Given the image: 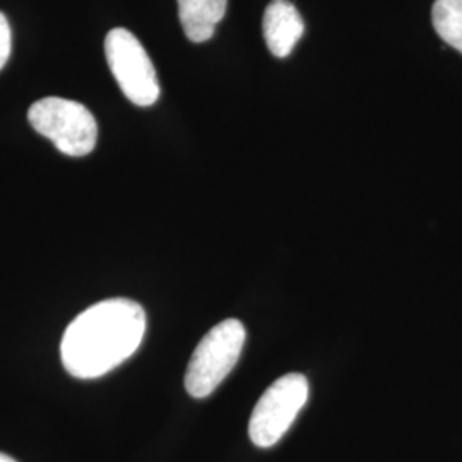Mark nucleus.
Returning a JSON list of instances; mask_svg holds the SVG:
<instances>
[{"mask_svg": "<svg viewBox=\"0 0 462 462\" xmlns=\"http://www.w3.org/2000/svg\"><path fill=\"white\" fill-rule=\"evenodd\" d=\"M146 332V312L133 300L112 298L78 315L67 328L60 356L76 379H98L131 358Z\"/></svg>", "mask_w": 462, "mask_h": 462, "instance_id": "f257e3e1", "label": "nucleus"}, {"mask_svg": "<svg viewBox=\"0 0 462 462\" xmlns=\"http://www.w3.org/2000/svg\"><path fill=\"white\" fill-rule=\"evenodd\" d=\"M245 337V328L236 319H226L209 330L200 339L187 366V393L196 399L211 396L238 362Z\"/></svg>", "mask_w": 462, "mask_h": 462, "instance_id": "f03ea898", "label": "nucleus"}, {"mask_svg": "<svg viewBox=\"0 0 462 462\" xmlns=\"http://www.w3.org/2000/svg\"><path fill=\"white\" fill-rule=\"evenodd\" d=\"M28 120L36 133L50 139L67 156H86L98 141V125L93 114L72 99H40L32 105Z\"/></svg>", "mask_w": 462, "mask_h": 462, "instance_id": "7ed1b4c3", "label": "nucleus"}, {"mask_svg": "<svg viewBox=\"0 0 462 462\" xmlns=\"http://www.w3.org/2000/svg\"><path fill=\"white\" fill-rule=\"evenodd\" d=\"M309 399V380L288 374L276 380L259 399L248 421L250 440L257 447H273L293 425Z\"/></svg>", "mask_w": 462, "mask_h": 462, "instance_id": "20e7f679", "label": "nucleus"}, {"mask_svg": "<svg viewBox=\"0 0 462 462\" xmlns=\"http://www.w3.org/2000/svg\"><path fill=\"white\" fill-rule=\"evenodd\" d=\"M105 55L122 93L137 106H151L160 98V83L148 51L131 32L116 28L106 34Z\"/></svg>", "mask_w": 462, "mask_h": 462, "instance_id": "39448f33", "label": "nucleus"}, {"mask_svg": "<svg viewBox=\"0 0 462 462\" xmlns=\"http://www.w3.org/2000/svg\"><path fill=\"white\" fill-rule=\"evenodd\" d=\"M263 32L269 51L284 59L305 33V24L290 0H273L265 9Z\"/></svg>", "mask_w": 462, "mask_h": 462, "instance_id": "423d86ee", "label": "nucleus"}, {"mask_svg": "<svg viewBox=\"0 0 462 462\" xmlns=\"http://www.w3.org/2000/svg\"><path fill=\"white\" fill-rule=\"evenodd\" d=\"M228 0H179L183 33L192 43L213 38L217 23L225 17Z\"/></svg>", "mask_w": 462, "mask_h": 462, "instance_id": "0eeeda50", "label": "nucleus"}, {"mask_svg": "<svg viewBox=\"0 0 462 462\" xmlns=\"http://www.w3.org/2000/svg\"><path fill=\"white\" fill-rule=\"evenodd\" d=\"M431 21L447 45L462 53V0H435Z\"/></svg>", "mask_w": 462, "mask_h": 462, "instance_id": "6e6552de", "label": "nucleus"}, {"mask_svg": "<svg viewBox=\"0 0 462 462\" xmlns=\"http://www.w3.org/2000/svg\"><path fill=\"white\" fill-rule=\"evenodd\" d=\"M13 49V34L7 17L0 13V70L7 64Z\"/></svg>", "mask_w": 462, "mask_h": 462, "instance_id": "1a4fd4ad", "label": "nucleus"}, {"mask_svg": "<svg viewBox=\"0 0 462 462\" xmlns=\"http://www.w3.org/2000/svg\"><path fill=\"white\" fill-rule=\"evenodd\" d=\"M0 462H17L16 459H13V457H9V456H5V454H2L0 452Z\"/></svg>", "mask_w": 462, "mask_h": 462, "instance_id": "9d476101", "label": "nucleus"}]
</instances>
